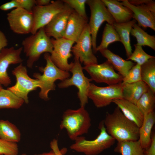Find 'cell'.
Here are the masks:
<instances>
[{"instance_id":"6da1fadb","label":"cell","mask_w":155,"mask_h":155,"mask_svg":"<svg viewBox=\"0 0 155 155\" xmlns=\"http://www.w3.org/2000/svg\"><path fill=\"white\" fill-rule=\"evenodd\" d=\"M103 123L108 133L118 142L138 140L139 128L123 115L117 106L107 113Z\"/></svg>"},{"instance_id":"7a4b0ae2","label":"cell","mask_w":155,"mask_h":155,"mask_svg":"<svg viewBox=\"0 0 155 155\" xmlns=\"http://www.w3.org/2000/svg\"><path fill=\"white\" fill-rule=\"evenodd\" d=\"M91 119L85 107L76 110L68 109L63 113L60 125L61 129L66 130L69 137L74 141L78 137L88 133Z\"/></svg>"},{"instance_id":"3957f363","label":"cell","mask_w":155,"mask_h":155,"mask_svg":"<svg viewBox=\"0 0 155 155\" xmlns=\"http://www.w3.org/2000/svg\"><path fill=\"white\" fill-rule=\"evenodd\" d=\"M44 59L46 61V66L39 68L43 74L35 73L33 75L39 82V87L40 89L39 93V97L45 100L49 99L48 94L51 90L55 89V82L57 80L62 81L68 78L70 76L68 71H64L59 69L52 61L50 55L45 53L44 55Z\"/></svg>"},{"instance_id":"277c9868","label":"cell","mask_w":155,"mask_h":155,"mask_svg":"<svg viewBox=\"0 0 155 155\" xmlns=\"http://www.w3.org/2000/svg\"><path fill=\"white\" fill-rule=\"evenodd\" d=\"M22 44L23 50L28 58L27 66L30 68L42 54L44 53H51L53 49L51 39L46 33L44 28L24 39Z\"/></svg>"},{"instance_id":"5b68a950","label":"cell","mask_w":155,"mask_h":155,"mask_svg":"<svg viewBox=\"0 0 155 155\" xmlns=\"http://www.w3.org/2000/svg\"><path fill=\"white\" fill-rule=\"evenodd\" d=\"M100 133L94 139L88 140L82 136L78 137L70 148L86 155H97L113 145L115 140L107 133L103 122L100 123Z\"/></svg>"},{"instance_id":"8992f818","label":"cell","mask_w":155,"mask_h":155,"mask_svg":"<svg viewBox=\"0 0 155 155\" xmlns=\"http://www.w3.org/2000/svg\"><path fill=\"white\" fill-rule=\"evenodd\" d=\"M121 3L133 13V18L144 28L155 31V1L152 0H122Z\"/></svg>"},{"instance_id":"52a82bcc","label":"cell","mask_w":155,"mask_h":155,"mask_svg":"<svg viewBox=\"0 0 155 155\" xmlns=\"http://www.w3.org/2000/svg\"><path fill=\"white\" fill-rule=\"evenodd\" d=\"M86 3L90 11V17L88 24L92 39L93 50L96 53L97 36L100 26L105 22L112 25L115 22L102 0H87Z\"/></svg>"},{"instance_id":"ba28073f","label":"cell","mask_w":155,"mask_h":155,"mask_svg":"<svg viewBox=\"0 0 155 155\" xmlns=\"http://www.w3.org/2000/svg\"><path fill=\"white\" fill-rule=\"evenodd\" d=\"M78 58L74 57V61L70 70L72 76L62 81L58 84L60 88H67L71 86H75L78 89V97L79 99L80 106L85 107L88 102V93L92 80L85 77Z\"/></svg>"},{"instance_id":"9c48e42d","label":"cell","mask_w":155,"mask_h":155,"mask_svg":"<svg viewBox=\"0 0 155 155\" xmlns=\"http://www.w3.org/2000/svg\"><path fill=\"white\" fill-rule=\"evenodd\" d=\"M88 97L97 108L108 106L114 100L123 98L122 83L104 87L91 83Z\"/></svg>"},{"instance_id":"30bf717a","label":"cell","mask_w":155,"mask_h":155,"mask_svg":"<svg viewBox=\"0 0 155 155\" xmlns=\"http://www.w3.org/2000/svg\"><path fill=\"white\" fill-rule=\"evenodd\" d=\"M69 7L62 0L51 1L50 4L44 6L36 5L32 10L34 25L31 34H34L40 28L45 27L57 14Z\"/></svg>"},{"instance_id":"8fae6325","label":"cell","mask_w":155,"mask_h":155,"mask_svg":"<svg viewBox=\"0 0 155 155\" xmlns=\"http://www.w3.org/2000/svg\"><path fill=\"white\" fill-rule=\"evenodd\" d=\"M12 74L16 77V82L15 85L7 89L23 99L25 103H28V93L39 87L38 80L32 79L28 75L26 68L22 63L12 71Z\"/></svg>"},{"instance_id":"7c38bea8","label":"cell","mask_w":155,"mask_h":155,"mask_svg":"<svg viewBox=\"0 0 155 155\" xmlns=\"http://www.w3.org/2000/svg\"><path fill=\"white\" fill-rule=\"evenodd\" d=\"M89 74L91 79L97 83H104L108 85L122 82L123 77L116 73L107 60L100 64H93L83 67Z\"/></svg>"},{"instance_id":"4fadbf2b","label":"cell","mask_w":155,"mask_h":155,"mask_svg":"<svg viewBox=\"0 0 155 155\" xmlns=\"http://www.w3.org/2000/svg\"><path fill=\"white\" fill-rule=\"evenodd\" d=\"M75 57L85 66L97 64V59L94 55L92 42L88 24L85 27L75 44L72 48L71 51Z\"/></svg>"},{"instance_id":"5bb4252c","label":"cell","mask_w":155,"mask_h":155,"mask_svg":"<svg viewBox=\"0 0 155 155\" xmlns=\"http://www.w3.org/2000/svg\"><path fill=\"white\" fill-rule=\"evenodd\" d=\"M51 40L53 45L50 55L52 61L59 69L68 71L73 64V62L69 63L68 60L72 56L71 52L75 42L64 38Z\"/></svg>"},{"instance_id":"9a60e30c","label":"cell","mask_w":155,"mask_h":155,"mask_svg":"<svg viewBox=\"0 0 155 155\" xmlns=\"http://www.w3.org/2000/svg\"><path fill=\"white\" fill-rule=\"evenodd\" d=\"M7 18L11 30L14 33H31L34 25L32 11L21 8L14 9L7 14Z\"/></svg>"},{"instance_id":"2e32d148","label":"cell","mask_w":155,"mask_h":155,"mask_svg":"<svg viewBox=\"0 0 155 155\" xmlns=\"http://www.w3.org/2000/svg\"><path fill=\"white\" fill-rule=\"evenodd\" d=\"M23 47L15 49L13 47L4 48L0 53V83L5 87L11 84V81L7 73L11 64L21 63L23 60L20 57Z\"/></svg>"},{"instance_id":"e0dca14e","label":"cell","mask_w":155,"mask_h":155,"mask_svg":"<svg viewBox=\"0 0 155 155\" xmlns=\"http://www.w3.org/2000/svg\"><path fill=\"white\" fill-rule=\"evenodd\" d=\"M73 10L69 6L64 11L57 14L44 28L47 35L55 39L63 38L69 17Z\"/></svg>"},{"instance_id":"ac0fdd59","label":"cell","mask_w":155,"mask_h":155,"mask_svg":"<svg viewBox=\"0 0 155 155\" xmlns=\"http://www.w3.org/2000/svg\"><path fill=\"white\" fill-rule=\"evenodd\" d=\"M88 22V19L82 17L73 10L69 17L63 38L76 42Z\"/></svg>"},{"instance_id":"d6986e66","label":"cell","mask_w":155,"mask_h":155,"mask_svg":"<svg viewBox=\"0 0 155 155\" xmlns=\"http://www.w3.org/2000/svg\"><path fill=\"white\" fill-rule=\"evenodd\" d=\"M115 23L128 22L133 18V13L129 8L123 5L118 0H102Z\"/></svg>"},{"instance_id":"ffe728a7","label":"cell","mask_w":155,"mask_h":155,"mask_svg":"<svg viewBox=\"0 0 155 155\" xmlns=\"http://www.w3.org/2000/svg\"><path fill=\"white\" fill-rule=\"evenodd\" d=\"M113 102L117 105L126 118L139 128L141 127L144 115L136 104L123 98L114 100Z\"/></svg>"},{"instance_id":"44dd1931","label":"cell","mask_w":155,"mask_h":155,"mask_svg":"<svg viewBox=\"0 0 155 155\" xmlns=\"http://www.w3.org/2000/svg\"><path fill=\"white\" fill-rule=\"evenodd\" d=\"M123 99L135 104L142 95L149 88L141 81L132 83H122Z\"/></svg>"},{"instance_id":"7402d4cb","label":"cell","mask_w":155,"mask_h":155,"mask_svg":"<svg viewBox=\"0 0 155 155\" xmlns=\"http://www.w3.org/2000/svg\"><path fill=\"white\" fill-rule=\"evenodd\" d=\"M155 123V114L154 111L144 115L142 124L139 129L138 140L144 149L150 146L151 140V133Z\"/></svg>"},{"instance_id":"603a6c76","label":"cell","mask_w":155,"mask_h":155,"mask_svg":"<svg viewBox=\"0 0 155 155\" xmlns=\"http://www.w3.org/2000/svg\"><path fill=\"white\" fill-rule=\"evenodd\" d=\"M99 51L107 59L114 69L117 71L123 78L126 75L128 71L134 65L132 61L123 59L108 49Z\"/></svg>"},{"instance_id":"cb8c5ba5","label":"cell","mask_w":155,"mask_h":155,"mask_svg":"<svg viewBox=\"0 0 155 155\" xmlns=\"http://www.w3.org/2000/svg\"><path fill=\"white\" fill-rule=\"evenodd\" d=\"M136 21L133 19L128 22L122 23L115 22L113 26L118 34L120 42L123 44L127 58L132 53V49L130 43V34L131 29Z\"/></svg>"},{"instance_id":"d4e9b609","label":"cell","mask_w":155,"mask_h":155,"mask_svg":"<svg viewBox=\"0 0 155 155\" xmlns=\"http://www.w3.org/2000/svg\"><path fill=\"white\" fill-rule=\"evenodd\" d=\"M20 132L16 126L8 121L0 120V138L12 142H19Z\"/></svg>"},{"instance_id":"484cf974","label":"cell","mask_w":155,"mask_h":155,"mask_svg":"<svg viewBox=\"0 0 155 155\" xmlns=\"http://www.w3.org/2000/svg\"><path fill=\"white\" fill-rule=\"evenodd\" d=\"M25 102L24 100L7 89L0 90V109L20 108Z\"/></svg>"},{"instance_id":"4316f807","label":"cell","mask_w":155,"mask_h":155,"mask_svg":"<svg viewBox=\"0 0 155 155\" xmlns=\"http://www.w3.org/2000/svg\"><path fill=\"white\" fill-rule=\"evenodd\" d=\"M144 150L138 140L118 142L114 150L121 155H144Z\"/></svg>"},{"instance_id":"83f0119b","label":"cell","mask_w":155,"mask_h":155,"mask_svg":"<svg viewBox=\"0 0 155 155\" xmlns=\"http://www.w3.org/2000/svg\"><path fill=\"white\" fill-rule=\"evenodd\" d=\"M141 80L155 93V57L141 65Z\"/></svg>"},{"instance_id":"f1b7e54d","label":"cell","mask_w":155,"mask_h":155,"mask_svg":"<svg viewBox=\"0 0 155 155\" xmlns=\"http://www.w3.org/2000/svg\"><path fill=\"white\" fill-rule=\"evenodd\" d=\"M130 34L136 38V45L147 46L155 50V36L148 34L136 23L133 25Z\"/></svg>"},{"instance_id":"f546056e","label":"cell","mask_w":155,"mask_h":155,"mask_svg":"<svg viewBox=\"0 0 155 155\" xmlns=\"http://www.w3.org/2000/svg\"><path fill=\"white\" fill-rule=\"evenodd\" d=\"M117 41L120 42V39L113 25L106 24L103 31L102 41L96 47V52L107 49L110 44Z\"/></svg>"},{"instance_id":"4dcf8cb0","label":"cell","mask_w":155,"mask_h":155,"mask_svg":"<svg viewBox=\"0 0 155 155\" xmlns=\"http://www.w3.org/2000/svg\"><path fill=\"white\" fill-rule=\"evenodd\" d=\"M155 94V93L149 88L137 101L136 105L144 115L154 111Z\"/></svg>"},{"instance_id":"1f68e13d","label":"cell","mask_w":155,"mask_h":155,"mask_svg":"<svg viewBox=\"0 0 155 155\" xmlns=\"http://www.w3.org/2000/svg\"><path fill=\"white\" fill-rule=\"evenodd\" d=\"M35 5V0H12L1 5L0 9L7 11L13 8H21L32 11Z\"/></svg>"},{"instance_id":"d6a6232c","label":"cell","mask_w":155,"mask_h":155,"mask_svg":"<svg viewBox=\"0 0 155 155\" xmlns=\"http://www.w3.org/2000/svg\"><path fill=\"white\" fill-rule=\"evenodd\" d=\"M135 49L133 53L126 60L133 61L140 65H142L150 59L155 57L147 53L143 49L142 46L134 45Z\"/></svg>"},{"instance_id":"836d02e7","label":"cell","mask_w":155,"mask_h":155,"mask_svg":"<svg viewBox=\"0 0 155 155\" xmlns=\"http://www.w3.org/2000/svg\"><path fill=\"white\" fill-rule=\"evenodd\" d=\"M141 69L140 65L137 64L134 65L123 78L122 82L132 83L141 81Z\"/></svg>"},{"instance_id":"e575fe53","label":"cell","mask_w":155,"mask_h":155,"mask_svg":"<svg viewBox=\"0 0 155 155\" xmlns=\"http://www.w3.org/2000/svg\"><path fill=\"white\" fill-rule=\"evenodd\" d=\"M76 13L82 17L88 19L85 10V4L87 0H62Z\"/></svg>"},{"instance_id":"d590c367","label":"cell","mask_w":155,"mask_h":155,"mask_svg":"<svg viewBox=\"0 0 155 155\" xmlns=\"http://www.w3.org/2000/svg\"><path fill=\"white\" fill-rule=\"evenodd\" d=\"M18 147L16 143L8 142L0 138V154L18 155Z\"/></svg>"},{"instance_id":"8d00e7d4","label":"cell","mask_w":155,"mask_h":155,"mask_svg":"<svg viewBox=\"0 0 155 155\" xmlns=\"http://www.w3.org/2000/svg\"><path fill=\"white\" fill-rule=\"evenodd\" d=\"M52 150L47 152L34 155H64L67 152L66 149L63 148L60 150L58 146L57 141L55 139L51 143Z\"/></svg>"},{"instance_id":"74e56055","label":"cell","mask_w":155,"mask_h":155,"mask_svg":"<svg viewBox=\"0 0 155 155\" xmlns=\"http://www.w3.org/2000/svg\"><path fill=\"white\" fill-rule=\"evenodd\" d=\"M144 155H155V134L153 133L151 136V140L149 146L144 149Z\"/></svg>"},{"instance_id":"f35d334b","label":"cell","mask_w":155,"mask_h":155,"mask_svg":"<svg viewBox=\"0 0 155 155\" xmlns=\"http://www.w3.org/2000/svg\"><path fill=\"white\" fill-rule=\"evenodd\" d=\"M8 40L4 33L0 30V53L1 50L8 44Z\"/></svg>"},{"instance_id":"ab89813d","label":"cell","mask_w":155,"mask_h":155,"mask_svg":"<svg viewBox=\"0 0 155 155\" xmlns=\"http://www.w3.org/2000/svg\"><path fill=\"white\" fill-rule=\"evenodd\" d=\"M51 2L50 0H36L35 3L36 5L44 6L49 5Z\"/></svg>"},{"instance_id":"60d3db41","label":"cell","mask_w":155,"mask_h":155,"mask_svg":"<svg viewBox=\"0 0 155 155\" xmlns=\"http://www.w3.org/2000/svg\"><path fill=\"white\" fill-rule=\"evenodd\" d=\"M3 88L2 85L0 83V90Z\"/></svg>"},{"instance_id":"b9f144b4","label":"cell","mask_w":155,"mask_h":155,"mask_svg":"<svg viewBox=\"0 0 155 155\" xmlns=\"http://www.w3.org/2000/svg\"><path fill=\"white\" fill-rule=\"evenodd\" d=\"M21 155H27L25 153H23Z\"/></svg>"},{"instance_id":"7bdbcfd3","label":"cell","mask_w":155,"mask_h":155,"mask_svg":"<svg viewBox=\"0 0 155 155\" xmlns=\"http://www.w3.org/2000/svg\"><path fill=\"white\" fill-rule=\"evenodd\" d=\"M0 155H5L3 154H0Z\"/></svg>"}]
</instances>
